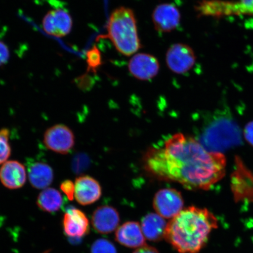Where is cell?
<instances>
[{
  "mask_svg": "<svg viewBox=\"0 0 253 253\" xmlns=\"http://www.w3.org/2000/svg\"><path fill=\"white\" fill-rule=\"evenodd\" d=\"M244 135L246 140L253 146V122L248 123L244 129Z\"/></svg>",
  "mask_w": 253,
  "mask_h": 253,
  "instance_id": "25",
  "label": "cell"
},
{
  "mask_svg": "<svg viewBox=\"0 0 253 253\" xmlns=\"http://www.w3.org/2000/svg\"><path fill=\"white\" fill-rule=\"evenodd\" d=\"M218 226L217 218L207 209L190 207L167 224L164 239L178 253H199Z\"/></svg>",
  "mask_w": 253,
  "mask_h": 253,
  "instance_id": "2",
  "label": "cell"
},
{
  "mask_svg": "<svg viewBox=\"0 0 253 253\" xmlns=\"http://www.w3.org/2000/svg\"><path fill=\"white\" fill-rule=\"evenodd\" d=\"M199 17L220 18L232 15H253V0H201L195 6Z\"/></svg>",
  "mask_w": 253,
  "mask_h": 253,
  "instance_id": "5",
  "label": "cell"
},
{
  "mask_svg": "<svg viewBox=\"0 0 253 253\" xmlns=\"http://www.w3.org/2000/svg\"><path fill=\"white\" fill-rule=\"evenodd\" d=\"M37 204L41 210L46 212H56L63 205L62 196L55 188H47L43 189L38 197Z\"/></svg>",
  "mask_w": 253,
  "mask_h": 253,
  "instance_id": "19",
  "label": "cell"
},
{
  "mask_svg": "<svg viewBox=\"0 0 253 253\" xmlns=\"http://www.w3.org/2000/svg\"><path fill=\"white\" fill-rule=\"evenodd\" d=\"M115 239L119 244L129 249H138L145 245V237L140 224L129 221L118 227Z\"/></svg>",
  "mask_w": 253,
  "mask_h": 253,
  "instance_id": "16",
  "label": "cell"
},
{
  "mask_svg": "<svg viewBox=\"0 0 253 253\" xmlns=\"http://www.w3.org/2000/svg\"><path fill=\"white\" fill-rule=\"evenodd\" d=\"M120 221L118 211L108 205L97 208L91 217L94 229L102 235H108L118 229Z\"/></svg>",
  "mask_w": 253,
  "mask_h": 253,
  "instance_id": "14",
  "label": "cell"
},
{
  "mask_svg": "<svg viewBox=\"0 0 253 253\" xmlns=\"http://www.w3.org/2000/svg\"><path fill=\"white\" fill-rule=\"evenodd\" d=\"M74 132L68 126L59 124L50 126L43 135V143L50 151L60 154H67L75 145Z\"/></svg>",
  "mask_w": 253,
  "mask_h": 253,
  "instance_id": "7",
  "label": "cell"
},
{
  "mask_svg": "<svg viewBox=\"0 0 253 253\" xmlns=\"http://www.w3.org/2000/svg\"><path fill=\"white\" fill-rule=\"evenodd\" d=\"M63 228L66 235L72 239H81L89 232V221L81 210L69 207L63 218Z\"/></svg>",
  "mask_w": 253,
  "mask_h": 253,
  "instance_id": "12",
  "label": "cell"
},
{
  "mask_svg": "<svg viewBox=\"0 0 253 253\" xmlns=\"http://www.w3.org/2000/svg\"><path fill=\"white\" fill-rule=\"evenodd\" d=\"M27 181V170L17 161H7L0 169V181L9 189L23 187Z\"/></svg>",
  "mask_w": 253,
  "mask_h": 253,
  "instance_id": "15",
  "label": "cell"
},
{
  "mask_svg": "<svg viewBox=\"0 0 253 253\" xmlns=\"http://www.w3.org/2000/svg\"><path fill=\"white\" fill-rule=\"evenodd\" d=\"M107 31L106 35L98 39L110 40L121 54L130 56L140 49L137 20L131 9L125 7L115 9L110 16Z\"/></svg>",
  "mask_w": 253,
  "mask_h": 253,
  "instance_id": "4",
  "label": "cell"
},
{
  "mask_svg": "<svg viewBox=\"0 0 253 253\" xmlns=\"http://www.w3.org/2000/svg\"><path fill=\"white\" fill-rule=\"evenodd\" d=\"M73 26L71 15L61 8L54 9L47 12L42 20L44 31L50 36L62 38L71 33Z\"/></svg>",
  "mask_w": 253,
  "mask_h": 253,
  "instance_id": "10",
  "label": "cell"
},
{
  "mask_svg": "<svg viewBox=\"0 0 253 253\" xmlns=\"http://www.w3.org/2000/svg\"><path fill=\"white\" fill-rule=\"evenodd\" d=\"M145 165L158 178L207 191L225 175L226 159L223 153L206 149L195 138L178 133L163 147L148 151Z\"/></svg>",
  "mask_w": 253,
  "mask_h": 253,
  "instance_id": "1",
  "label": "cell"
},
{
  "mask_svg": "<svg viewBox=\"0 0 253 253\" xmlns=\"http://www.w3.org/2000/svg\"><path fill=\"white\" fill-rule=\"evenodd\" d=\"M10 56L8 47L4 42L0 41V66L7 63Z\"/></svg>",
  "mask_w": 253,
  "mask_h": 253,
  "instance_id": "24",
  "label": "cell"
},
{
  "mask_svg": "<svg viewBox=\"0 0 253 253\" xmlns=\"http://www.w3.org/2000/svg\"><path fill=\"white\" fill-rule=\"evenodd\" d=\"M128 68L132 77L138 80L147 81L156 77L159 73L160 65L154 56L138 53L129 60Z\"/></svg>",
  "mask_w": 253,
  "mask_h": 253,
  "instance_id": "11",
  "label": "cell"
},
{
  "mask_svg": "<svg viewBox=\"0 0 253 253\" xmlns=\"http://www.w3.org/2000/svg\"><path fill=\"white\" fill-rule=\"evenodd\" d=\"M184 202L181 193L172 188L160 190L155 195L153 207L158 214L172 219L183 210Z\"/></svg>",
  "mask_w": 253,
  "mask_h": 253,
  "instance_id": "8",
  "label": "cell"
},
{
  "mask_svg": "<svg viewBox=\"0 0 253 253\" xmlns=\"http://www.w3.org/2000/svg\"><path fill=\"white\" fill-rule=\"evenodd\" d=\"M9 138L8 129L4 128L0 129V165L7 162L11 156V148Z\"/></svg>",
  "mask_w": 253,
  "mask_h": 253,
  "instance_id": "21",
  "label": "cell"
},
{
  "mask_svg": "<svg viewBox=\"0 0 253 253\" xmlns=\"http://www.w3.org/2000/svg\"><path fill=\"white\" fill-rule=\"evenodd\" d=\"M75 198L84 206L94 204L102 196V188L96 179L90 176H79L75 182Z\"/></svg>",
  "mask_w": 253,
  "mask_h": 253,
  "instance_id": "13",
  "label": "cell"
},
{
  "mask_svg": "<svg viewBox=\"0 0 253 253\" xmlns=\"http://www.w3.org/2000/svg\"><path fill=\"white\" fill-rule=\"evenodd\" d=\"M91 253H118L113 243L105 239L96 240L91 247Z\"/></svg>",
  "mask_w": 253,
  "mask_h": 253,
  "instance_id": "22",
  "label": "cell"
},
{
  "mask_svg": "<svg viewBox=\"0 0 253 253\" xmlns=\"http://www.w3.org/2000/svg\"><path fill=\"white\" fill-rule=\"evenodd\" d=\"M88 72L96 73L103 65L102 53L96 46H94L86 52Z\"/></svg>",
  "mask_w": 253,
  "mask_h": 253,
  "instance_id": "20",
  "label": "cell"
},
{
  "mask_svg": "<svg viewBox=\"0 0 253 253\" xmlns=\"http://www.w3.org/2000/svg\"><path fill=\"white\" fill-rule=\"evenodd\" d=\"M60 188L69 201L74 200L75 192V183L70 180H65L61 183Z\"/></svg>",
  "mask_w": 253,
  "mask_h": 253,
  "instance_id": "23",
  "label": "cell"
},
{
  "mask_svg": "<svg viewBox=\"0 0 253 253\" xmlns=\"http://www.w3.org/2000/svg\"><path fill=\"white\" fill-rule=\"evenodd\" d=\"M196 139L207 150L223 153L241 143V131L230 113L220 110L204 120Z\"/></svg>",
  "mask_w": 253,
  "mask_h": 253,
  "instance_id": "3",
  "label": "cell"
},
{
  "mask_svg": "<svg viewBox=\"0 0 253 253\" xmlns=\"http://www.w3.org/2000/svg\"><path fill=\"white\" fill-rule=\"evenodd\" d=\"M28 173L31 185L38 189L48 188L54 178V173L51 167L42 162L31 164L28 167Z\"/></svg>",
  "mask_w": 253,
  "mask_h": 253,
  "instance_id": "18",
  "label": "cell"
},
{
  "mask_svg": "<svg viewBox=\"0 0 253 253\" xmlns=\"http://www.w3.org/2000/svg\"><path fill=\"white\" fill-rule=\"evenodd\" d=\"M197 57L191 46L182 43H174L168 49L166 63L170 71L184 74L194 67Z\"/></svg>",
  "mask_w": 253,
  "mask_h": 253,
  "instance_id": "6",
  "label": "cell"
},
{
  "mask_svg": "<svg viewBox=\"0 0 253 253\" xmlns=\"http://www.w3.org/2000/svg\"><path fill=\"white\" fill-rule=\"evenodd\" d=\"M133 253H160L154 247L145 245L137 249Z\"/></svg>",
  "mask_w": 253,
  "mask_h": 253,
  "instance_id": "26",
  "label": "cell"
},
{
  "mask_svg": "<svg viewBox=\"0 0 253 253\" xmlns=\"http://www.w3.org/2000/svg\"><path fill=\"white\" fill-rule=\"evenodd\" d=\"M181 19L178 8L170 3L158 5L152 14L155 30L161 33H170L176 29Z\"/></svg>",
  "mask_w": 253,
  "mask_h": 253,
  "instance_id": "9",
  "label": "cell"
},
{
  "mask_svg": "<svg viewBox=\"0 0 253 253\" xmlns=\"http://www.w3.org/2000/svg\"><path fill=\"white\" fill-rule=\"evenodd\" d=\"M167 224L159 214L151 213L142 218L141 227L145 239L159 242L164 239Z\"/></svg>",
  "mask_w": 253,
  "mask_h": 253,
  "instance_id": "17",
  "label": "cell"
}]
</instances>
